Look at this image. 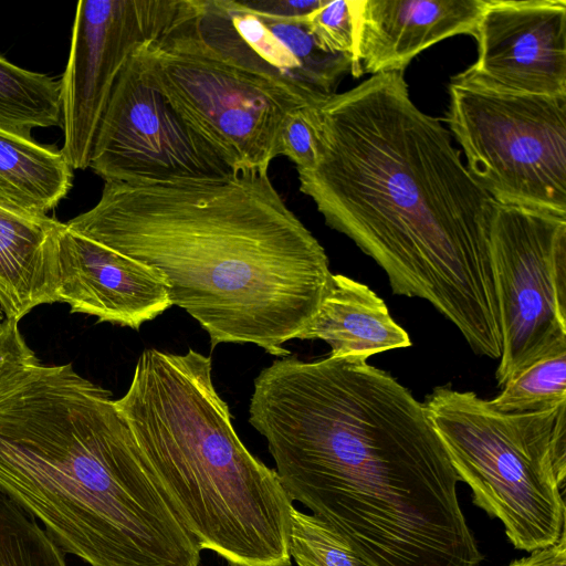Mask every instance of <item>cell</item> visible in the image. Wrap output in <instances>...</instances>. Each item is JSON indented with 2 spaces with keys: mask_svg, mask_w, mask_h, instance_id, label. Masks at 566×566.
Masks as SVG:
<instances>
[{
  "mask_svg": "<svg viewBox=\"0 0 566 566\" xmlns=\"http://www.w3.org/2000/svg\"><path fill=\"white\" fill-rule=\"evenodd\" d=\"M306 109L317 158L297 169L300 190L325 223L376 261L394 294L427 300L475 354L500 358L495 202L441 122L411 101L403 72L371 75Z\"/></svg>",
  "mask_w": 566,
  "mask_h": 566,
  "instance_id": "obj_1",
  "label": "cell"
},
{
  "mask_svg": "<svg viewBox=\"0 0 566 566\" xmlns=\"http://www.w3.org/2000/svg\"><path fill=\"white\" fill-rule=\"evenodd\" d=\"M282 486L333 527L364 566H479L459 476L423 402L367 361L302 363L253 421Z\"/></svg>",
  "mask_w": 566,
  "mask_h": 566,
  "instance_id": "obj_2",
  "label": "cell"
},
{
  "mask_svg": "<svg viewBox=\"0 0 566 566\" xmlns=\"http://www.w3.org/2000/svg\"><path fill=\"white\" fill-rule=\"evenodd\" d=\"M66 228L158 271L171 305L222 343L283 358L328 289V258L287 207L269 171L220 181H106Z\"/></svg>",
  "mask_w": 566,
  "mask_h": 566,
  "instance_id": "obj_3",
  "label": "cell"
},
{
  "mask_svg": "<svg viewBox=\"0 0 566 566\" xmlns=\"http://www.w3.org/2000/svg\"><path fill=\"white\" fill-rule=\"evenodd\" d=\"M0 492L90 566L200 564L111 392L72 364L0 375Z\"/></svg>",
  "mask_w": 566,
  "mask_h": 566,
  "instance_id": "obj_4",
  "label": "cell"
},
{
  "mask_svg": "<svg viewBox=\"0 0 566 566\" xmlns=\"http://www.w3.org/2000/svg\"><path fill=\"white\" fill-rule=\"evenodd\" d=\"M180 521L232 566H291L293 501L238 437L209 356L145 349L114 400Z\"/></svg>",
  "mask_w": 566,
  "mask_h": 566,
  "instance_id": "obj_5",
  "label": "cell"
},
{
  "mask_svg": "<svg viewBox=\"0 0 566 566\" xmlns=\"http://www.w3.org/2000/svg\"><path fill=\"white\" fill-rule=\"evenodd\" d=\"M423 405L472 502L502 522L511 544L531 553L556 543L566 522V402L502 413L439 386Z\"/></svg>",
  "mask_w": 566,
  "mask_h": 566,
  "instance_id": "obj_6",
  "label": "cell"
},
{
  "mask_svg": "<svg viewBox=\"0 0 566 566\" xmlns=\"http://www.w3.org/2000/svg\"><path fill=\"white\" fill-rule=\"evenodd\" d=\"M191 11L143 44L149 70L181 118L234 171H269L289 114L307 107L268 78L229 63L197 36Z\"/></svg>",
  "mask_w": 566,
  "mask_h": 566,
  "instance_id": "obj_7",
  "label": "cell"
},
{
  "mask_svg": "<svg viewBox=\"0 0 566 566\" xmlns=\"http://www.w3.org/2000/svg\"><path fill=\"white\" fill-rule=\"evenodd\" d=\"M447 122L495 203L566 218V97L450 82Z\"/></svg>",
  "mask_w": 566,
  "mask_h": 566,
  "instance_id": "obj_8",
  "label": "cell"
},
{
  "mask_svg": "<svg viewBox=\"0 0 566 566\" xmlns=\"http://www.w3.org/2000/svg\"><path fill=\"white\" fill-rule=\"evenodd\" d=\"M490 251L502 388L535 360L566 349V218L495 203Z\"/></svg>",
  "mask_w": 566,
  "mask_h": 566,
  "instance_id": "obj_9",
  "label": "cell"
},
{
  "mask_svg": "<svg viewBox=\"0 0 566 566\" xmlns=\"http://www.w3.org/2000/svg\"><path fill=\"white\" fill-rule=\"evenodd\" d=\"M142 46L115 83L90 167L105 182L185 184L231 177L234 171L161 92Z\"/></svg>",
  "mask_w": 566,
  "mask_h": 566,
  "instance_id": "obj_10",
  "label": "cell"
},
{
  "mask_svg": "<svg viewBox=\"0 0 566 566\" xmlns=\"http://www.w3.org/2000/svg\"><path fill=\"white\" fill-rule=\"evenodd\" d=\"M193 0H81L61 81L64 143L72 169L90 167L95 136L115 83L142 44L167 34Z\"/></svg>",
  "mask_w": 566,
  "mask_h": 566,
  "instance_id": "obj_11",
  "label": "cell"
},
{
  "mask_svg": "<svg viewBox=\"0 0 566 566\" xmlns=\"http://www.w3.org/2000/svg\"><path fill=\"white\" fill-rule=\"evenodd\" d=\"M191 24L219 57L268 78L306 106L335 94L342 76L352 69V56L317 45L305 17L259 13L240 0H197Z\"/></svg>",
  "mask_w": 566,
  "mask_h": 566,
  "instance_id": "obj_12",
  "label": "cell"
},
{
  "mask_svg": "<svg viewBox=\"0 0 566 566\" xmlns=\"http://www.w3.org/2000/svg\"><path fill=\"white\" fill-rule=\"evenodd\" d=\"M478 57L452 83L566 97V0H485Z\"/></svg>",
  "mask_w": 566,
  "mask_h": 566,
  "instance_id": "obj_13",
  "label": "cell"
},
{
  "mask_svg": "<svg viewBox=\"0 0 566 566\" xmlns=\"http://www.w3.org/2000/svg\"><path fill=\"white\" fill-rule=\"evenodd\" d=\"M59 302L99 323L139 329L171 302L163 275L61 223L56 237Z\"/></svg>",
  "mask_w": 566,
  "mask_h": 566,
  "instance_id": "obj_14",
  "label": "cell"
},
{
  "mask_svg": "<svg viewBox=\"0 0 566 566\" xmlns=\"http://www.w3.org/2000/svg\"><path fill=\"white\" fill-rule=\"evenodd\" d=\"M485 0H350L355 45L350 73L401 71L429 46L473 35Z\"/></svg>",
  "mask_w": 566,
  "mask_h": 566,
  "instance_id": "obj_15",
  "label": "cell"
},
{
  "mask_svg": "<svg viewBox=\"0 0 566 566\" xmlns=\"http://www.w3.org/2000/svg\"><path fill=\"white\" fill-rule=\"evenodd\" d=\"M62 222L0 205V308L20 322L33 308L59 302L56 237Z\"/></svg>",
  "mask_w": 566,
  "mask_h": 566,
  "instance_id": "obj_16",
  "label": "cell"
},
{
  "mask_svg": "<svg viewBox=\"0 0 566 566\" xmlns=\"http://www.w3.org/2000/svg\"><path fill=\"white\" fill-rule=\"evenodd\" d=\"M297 339H321L329 356L366 361L371 355L409 347L408 333L366 284L343 274H332L325 296Z\"/></svg>",
  "mask_w": 566,
  "mask_h": 566,
  "instance_id": "obj_17",
  "label": "cell"
},
{
  "mask_svg": "<svg viewBox=\"0 0 566 566\" xmlns=\"http://www.w3.org/2000/svg\"><path fill=\"white\" fill-rule=\"evenodd\" d=\"M73 169L61 150L0 130V205L44 218L67 195Z\"/></svg>",
  "mask_w": 566,
  "mask_h": 566,
  "instance_id": "obj_18",
  "label": "cell"
},
{
  "mask_svg": "<svg viewBox=\"0 0 566 566\" xmlns=\"http://www.w3.org/2000/svg\"><path fill=\"white\" fill-rule=\"evenodd\" d=\"M61 81L19 67L0 55V130L32 139L61 124Z\"/></svg>",
  "mask_w": 566,
  "mask_h": 566,
  "instance_id": "obj_19",
  "label": "cell"
},
{
  "mask_svg": "<svg viewBox=\"0 0 566 566\" xmlns=\"http://www.w3.org/2000/svg\"><path fill=\"white\" fill-rule=\"evenodd\" d=\"M489 406L502 413H524L566 402V349L535 360L502 387Z\"/></svg>",
  "mask_w": 566,
  "mask_h": 566,
  "instance_id": "obj_20",
  "label": "cell"
},
{
  "mask_svg": "<svg viewBox=\"0 0 566 566\" xmlns=\"http://www.w3.org/2000/svg\"><path fill=\"white\" fill-rule=\"evenodd\" d=\"M0 566H66L63 551L33 517L2 492Z\"/></svg>",
  "mask_w": 566,
  "mask_h": 566,
  "instance_id": "obj_21",
  "label": "cell"
},
{
  "mask_svg": "<svg viewBox=\"0 0 566 566\" xmlns=\"http://www.w3.org/2000/svg\"><path fill=\"white\" fill-rule=\"evenodd\" d=\"M287 548L297 566H364L352 546L333 527L294 506L290 512Z\"/></svg>",
  "mask_w": 566,
  "mask_h": 566,
  "instance_id": "obj_22",
  "label": "cell"
},
{
  "mask_svg": "<svg viewBox=\"0 0 566 566\" xmlns=\"http://www.w3.org/2000/svg\"><path fill=\"white\" fill-rule=\"evenodd\" d=\"M317 45L329 53L353 56L355 28L350 0H327L305 17Z\"/></svg>",
  "mask_w": 566,
  "mask_h": 566,
  "instance_id": "obj_23",
  "label": "cell"
},
{
  "mask_svg": "<svg viewBox=\"0 0 566 566\" xmlns=\"http://www.w3.org/2000/svg\"><path fill=\"white\" fill-rule=\"evenodd\" d=\"M281 155L295 164L296 169L311 168L317 158L316 138L306 107L292 111L280 137Z\"/></svg>",
  "mask_w": 566,
  "mask_h": 566,
  "instance_id": "obj_24",
  "label": "cell"
},
{
  "mask_svg": "<svg viewBox=\"0 0 566 566\" xmlns=\"http://www.w3.org/2000/svg\"><path fill=\"white\" fill-rule=\"evenodd\" d=\"M39 363L19 328V322H0V375Z\"/></svg>",
  "mask_w": 566,
  "mask_h": 566,
  "instance_id": "obj_25",
  "label": "cell"
},
{
  "mask_svg": "<svg viewBox=\"0 0 566 566\" xmlns=\"http://www.w3.org/2000/svg\"><path fill=\"white\" fill-rule=\"evenodd\" d=\"M327 0H240L252 11L279 17L303 18L322 7Z\"/></svg>",
  "mask_w": 566,
  "mask_h": 566,
  "instance_id": "obj_26",
  "label": "cell"
},
{
  "mask_svg": "<svg viewBox=\"0 0 566 566\" xmlns=\"http://www.w3.org/2000/svg\"><path fill=\"white\" fill-rule=\"evenodd\" d=\"M507 566H566V528L556 543L514 559Z\"/></svg>",
  "mask_w": 566,
  "mask_h": 566,
  "instance_id": "obj_27",
  "label": "cell"
},
{
  "mask_svg": "<svg viewBox=\"0 0 566 566\" xmlns=\"http://www.w3.org/2000/svg\"><path fill=\"white\" fill-rule=\"evenodd\" d=\"M3 319H4V315H3V313H2V311L0 308V322L3 321Z\"/></svg>",
  "mask_w": 566,
  "mask_h": 566,
  "instance_id": "obj_28",
  "label": "cell"
}]
</instances>
